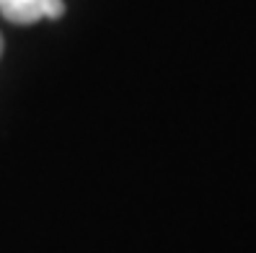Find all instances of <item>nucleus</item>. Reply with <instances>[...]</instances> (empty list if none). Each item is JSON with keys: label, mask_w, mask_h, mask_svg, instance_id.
I'll list each match as a JSON object with an SVG mask.
<instances>
[{"label": "nucleus", "mask_w": 256, "mask_h": 253, "mask_svg": "<svg viewBox=\"0 0 256 253\" xmlns=\"http://www.w3.org/2000/svg\"><path fill=\"white\" fill-rule=\"evenodd\" d=\"M0 52H3V36H0Z\"/></svg>", "instance_id": "7ed1b4c3"}, {"label": "nucleus", "mask_w": 256, "mask_h": 253, "mask_svg": "<svg viewBox=\"0 0 256 253\" xmlns=\"http://www.w3.org/2000/svg\"><path fill=\"white\" fill-rule=\"evenodd\" d=\"M0 13L13 23H34L44 18V0H0Z\"/></svg>", "instance_id": "f257e3e1"}, {"label": "nucleus", "mask_w": 256, "mask_h": 253, "mask_svg": "<svg viewBox=\"0 0 256 253\" xmlns=\"http://www.w3.org/2000/svg\"><path fill=\"white\" fill-rule=\"evenodd\" d=\"M65 13L62 0H44V18H60Z\"/></svg>", "instance_id": "f03ea898"}]
</instances>
